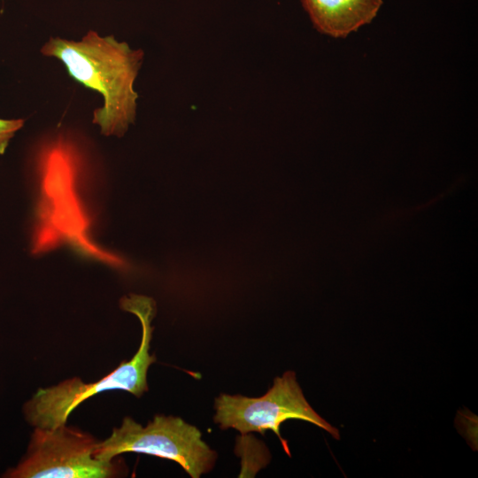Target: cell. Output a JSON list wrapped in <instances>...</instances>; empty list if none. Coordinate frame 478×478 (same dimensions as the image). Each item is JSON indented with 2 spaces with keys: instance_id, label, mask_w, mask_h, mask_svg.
Segmentation results:
<instances>
[{
  "instance_id": "6",
  "label": "cell",
  "mask_w": 478,
  "mask_h": 478,
  "mask_svg": "<svg viewBox=\"0 0 478 478\" xmlns=\"http://www.w3.org/2000/svg\"><path fill=\"white\" fill-rule=\"evenodd\" d=\"M321 34L344 38L369 24L378 14L382 0H301Z\"/></svg>"
},
{
  "instance_id": "7",
  "label": "cell",
  "mask_w": 478,
  "mask_h": 478,
  "mask_svg": "<svg viewBox=\"0 0 478 478\" xmlns=\"http://www.w3.org/2000/svg\"><path fill=\"white\" fill-rule=\"evenodd\" d=\"M24 125V120H3L0 119V155L4 154L9 142L15 133Z\"/></svg>"
},
{
  "instance_id": "4",
  "label": "cell",
  "mask_w": 478,
  "mask_h": 478,
  "mask_svg": "<svg viewBox=\"0 0 478 478\" xmlns=\"http://www.w3.org/2000/svg\"><path fill=\"white\" fill-rule=\"evenodd\" d=\"M215 423L220 428H235L243 435L258 432L262 435L272 430L281 441L286 453L290 456L287 442L280 434V426L287 420L311 422L340 439V433L320 417L305 399L297 382L296 374L287 371L276 377L273 386L259 397L221 394L215 399Z\"/></svg>"
},
{
  "instance_id": "5",
  "label": "cell",
  "mask_w": 478,
  "mask_h": 478,
  "mask_svg": "<svg viewBox=\"0 0 478 478\" xmlns=\"http://www.w3.org/2000/svg\"><path fill=\"white\" fill-rule=\"evenodd\" d=\"M98 441L66 424L35 428L26 458L12 469L17 478H105L117 474L112 461L94 457Z\"/></svg>"
},
{
  "instance_id": "1",
  "label": "cell",
  "mask_w": 478,
  "mask_h": 478,
  "mask_svg": "<svg viewBox=\"0 0 478 478\" xmlns=\"http://www.w3.org/2000/svg\"><path fill=\"white\" fill-rule=\"evenodd\" d=\"M40 51L61 61L73 79L103 96V106L94 110L92 120L101 133L123 136L136 117L138 94L134 83L143 51L95 31L80 41L50 38Z\"/></svg>"
},
{
  "instance_id": "3",
  "label": "cell",
  "mask_w": 478,
  "mask_h": 478,
  "mask_svg": "<svg viewBox=\"0 0 478 478\" xmlns=\"http://www.w3.org/2000/svg\"><path fill=\"white\" fill-rule=\"evenodd\" d=\"M127 452L143 453L178 463L192 478L210 472L217 453L202 439L200 430L179 417L157 415L143 427L126 417L120 428L97 442L94 457L110 462Z\"/></svg>"
},
{
  "instance_id": "2",
  "label": "cell",
  "mask_w": 478,
  "mask_h": 478,
  "mask_svg": "<svg viewBox=\"0 0 478 478\" xmlns=\"http://www.w3.org/2000/svg\"><path fill=\"white\" fill-rule=\"evenodd\" d=\"M120 305L122 309L136 315L142 324L141 343L134 357L96 382L84 383L73 377L50 388L39 389L24 407L30 424L42 428L65 425L78 405L103 391L121 389L140 397L148 390V369L156 361V357L150 353L155 302L144 296L130 295L123 297Z\"/></svg>"
}]
</instances>
